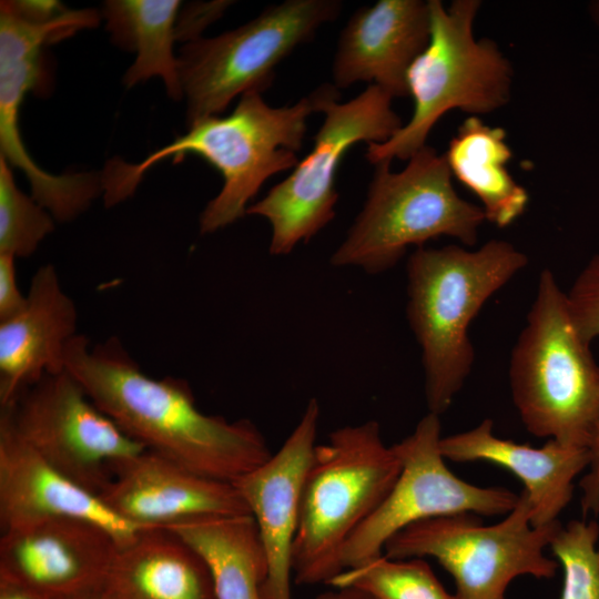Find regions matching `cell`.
Returning <instances> with one entry per match:
<instances>
[{
  "mask_svg": "<svg viewBox=\"0 0 599 599\" xmlns=\"http://www.w3.org/2000/svg\"><path fill=\"white\" fill-rule=\"evenodd\" d=\"M560 521L535 527L522 490L515 508L485 526L473 514L413 524L385 545L394 559L434 558L454 578L457 599H506L510 582L521 576L555 577L558 564L546 555Z\"/></svg>",
  "mask_w": 599,
  "mask_h": 599,
  "instance_id": "9c48e42d",
  "label": "cell"
},
{
  "mask_svg": "<svg viewBox=\"0 0 599 599\" xmlns=\"http://www.w3.org/2000/svg\"><path fill=\"white\" fill-rule=\"evenodd\" d=\"M339 94L333 83H324L292 105H268L260 92L241 95L226 116L212 115L189 125L185 134L150 153L139 163L119 158L106 162L101 174L105 206L130 197L143 175L162 160L181 162L194 154L214 166L223 177L220 193L200 215V232L213 233L246 215L248 202L271 176L293 169L300 159L307 119Z\"/></svg>",
  "mask_w": 599,
  "mask_h": 599,
  "instance_id": "7a4b0ae2",
  "label": "cell"
},
{
  "mask_svg": "<svg viewBox=\"0 0 599 599\" xmlns=\"http://www.w3.org/2000/svg\"><path fill=\"white\" fill-rule=\"evenodd\" d=\"M599 525L571 520L560 526L550 550L564 572L560 599H599Z\"/></svg>",
  "mask_w": 599,
  "mask_h": 599,
  "instance_id": "4316f807",
  "label": "cell"
},
{
  "mask_svg": "<svg viewBox=\"0 0 599 599\" xmlns=\"http://www.w3.org/2000/svg\"><path fill=\"white\" fill-rule=\"evenodd\" d=\"M590 459L580 479V506L583 515L599 514V424L589 446Z\"/></svg>",
  "mask_w": 599,
  "mask_h": 599,
  "instance_id": "4dcf8cb0",
  "label": "cell"
},
{
  "mask_svg": "<svg viewBox=\"0 0 599 599\" xmlns=\"http://www.w3.org/2000/svg\"><path fill=\"white\" fill-rule=\"evenodd\" d=\"M528 264L514 244L417 247L408 257L406 317L420 347L428 412L440 416L469 376L468 329L484 304Z\"/></svg>",
  "mask_w": 599,
  "mask_h": 599,
  "instance_id": "3957f363",
  "label": "cell"
},
{
  "mask_svg": "<svg viewBox=\"0 0 599 599\" xmlns=\"http://www.w3.org/2000/svg\"><path fill=\"white\" fill-rule=\"evenodd\" d=\"M493 425L486 418L469 430L441 437L443 456L455 463L487 461L504 467L524 485L532 526L558 521L572 498L575 479L588 467L589 449L554 439L542 447L518 444L495 436Z\"/></svg>",
  "mask_w": 599,
  "mask_h": 599,
  "instance_id": "ffe728a7",
  "label": "cell"
},
{
  "mask_svg": "<svg viewBox=\"0 0 599 599\" xmlns=\"http://www.w3.org/2000/svg\"><path fill=\"white\" fill-rule=\"evenodd\" d=\"M53 216L19 190L11 166L0 156V253L17 257L33 254L54 229Z\"/></svg>",
  "mask_w": 599,
  "mask_h": 599,
  "instance_id": "484cf974",
  "label": "cell"
},
{
  "mask_svg": "<svg viewBox=\"0 0 599 599\" xmlns=\"http://www.w3.org/2000/svg\"><path fill=\"white\" fill-rule=\"evenodd\" d=\"M566 295L577 331L591 344L599 338V254L588 261Z\"/></svg>",
  "mask_w": 599,
  "mask_h": 599,
  "instance_id": "83f0119b",
  "label": "cell"
},
{
  "mask_svg": "<svg viewBox=\"0 0 599 599\" xmlns=\"http://www.w3.org/2000/svg\"><path fill=\"white\" fill-rule=\"evenodd\" d=\"M390 163L374 164L363 209L332 254L333 266L380 274L412 245L422 247L440 236L466 246L477 242L484 211L457 194L444 154L426 144L402 171L393 172Z\"/></svg>",
  "mask_w": 599,
  "mask_h": 599,
  "instance_id": "8992f818",
  "label": "cell"
},
{
  "mask_svg": "<svg viewBox=\"0 0 599 599\" xmlns=\"http://www.w3.org/2000/svg\"><path fill=\"white\" fill-rule=\"evenodd\" d=\"M440 419L425 415L414 432L393 445L400 473L378 507L346 542L344 570L383 555L386 542L422 520L473 514L507 515L519 495L502 487H481L449 470L440 451Z\"/></svg>",
  "mask_w": 599,
  "mask_h": 599,
  "instance_id": "7c38bea8",
  "label": "cell"
},
{
  "mask_svg": "<svg viewBox=\"0 0 599 599\" xmlns=\"http://www.w3.org/2000/svg\"><path fill=\"white\" fill-rule=\"evenodd\" d=\"M180 7L181 1L177 0L105 2L103 16L112 40L136 52L135 61L123 78L128 88L152 77H160L172 99L183 98L177 58L173 54Z\"/></svg>",
  "mask_w": 599,
  "mask_h": 599,
  "instance_id": "cb8c5ba5",
  "label": "cell"
},
{
  "mask_svg": "<svg viewBox=\"0 0 599 599\" xmlns=\"http://www.w3.org/2000/svg\"><path fill=\"white\" fill-rule=\"evenodd\" d=\"M327 586L354 588L373 599H457L423 558L394 559L380 555L345 569Z\"/></svg>",
  "mask_w": 599,
  "mask_h": 599,
  "instance_id": "d4e9b609",
  "label": "cell"
},
{
  "mask_svg": "<svg viewBox=\"0 0 599 599\" xmlns=\"http://www.w3.org/2000/svg\"><path fill=\"white\" fill-rule=\"evenodd\" d=\"M24 306L0 322V407L12 404L44 374L64 370L78 311L51 264L32 276Z\"/></svg>",
  "mask_w": 599,
  "mask_h": 599,
  "instance_id": "d6986e66",
  "label": "cell"
},
{
  "mask_svg": "<svg viewBox=\"0 0 599 599\" xmlns=\"http://www.w3.org/2000/svg\"><path fill=\"white\" fill-rule=\"evenodd\" d=\"M321 407L311 398L281 448L233 484L254 518L267 562L263 599H292L293 548L303 484L316 447Z\"/></svg>",
  "mask_w": 599,
  "mask_h": 599,
  "instance_id": "9a60e30c",
  "label": "cell"
},
{
  "mask_svg": "<svg viewBox=\"0 0 599 599\" xmlns=\"http://www.w3.org/2000/svg\"><path fill=\"white\" fill-rule=\"evenodd\" d=\"M400 468L376 420L337 428L316 445L293 548L296 585H328L344 571L346 542L386 497Z\"/></svg>",
  "mask_w": 599,
  "mask_h": 599,
  "instance_id": "5b68a950",
  "label": "cell"
},
{
  "mask_svg": "<svg viewBox=\"0 0 599 599\" xmlns=\"http://www.w3.org/2000/svg\"><path fill=\"white\" fill-rule=\"evenodd\" d=\"M511 398L539 438L589 448L599 424V364L577 331L566 292L542 270L509 364Z\"/></svg>",
  "mask_w": 599,
  "mask_h": 599,
  "instance_id": "277c9868",
  "label": "cell"
},
{
  "mask_svg": "<svg viewBox=\"0 0 599 599\" xmlns=\"http://www.w3.org/2000/svg\"><path fill=\"white\" fill-rule=\"evenodd\" d=\"M444 155L451 176L481 202L486 221L504 229L525 213L529 194L507 169L512 152L502 128L469 115Z\"/></svg>",
  "mask_w": 599,
  "mask_h": 599,
  "instance_id": "7402d4cb",
  "label": "cell"
},
{
  "mask_svg": "<svg viewBox=\"0 0 599 599\" xmlns=\"http://www.w3.org/2000/svg\"><path fill=\"white\" fill-rule=\"evenodd\" d=\"M481 2L455 0L445 7L428 0L430 38L407 77L413 114L392 138L367 144L366 159L376 164L408 160L448 111L487 114L505 106L511 95L512 68L495 41L477 40L474 21Z\"/></svg>",
  "mask_w": 599,
  "mask_h": 599,
  "instance_id": "52a82bcc",
  "label": "cell"
},
{
  "mask_svg": "<svg viewBox=\"0 0 599 599\" xmlns=\"http://www.w3.org/2000/svg\"><path fill=\"white\" fill-rule=\"evenodd\" d=\"M0 412L45 461L98 496L111 478L113 463L145 449L89 398L67 369L44 374Z\"/></svg>",
  "mask_w": 599,
  "mask_h": 599,
  "instance_id": "4fadbf2b",
  "label": "cell"
},
{
  "mask_svg": "<svg viewBox=\"0 0 599 599\" xmlns=\"http://www.w3.org/2000/svg\"><path fill=\"white\" fill-rule=\"evenodd\" d=\"M64 368L129 437L191 471L234 483L273 454L252 420L202 413L186 380L146 375L116 337L91 346L78 334Z\"/></svg>",
  "mask_w": 599,
  "mask_h": 599,
  "instance_id": "6da1fadb",
  "label": "cell"
},
{
  "mask_svg": "<svg viewBox=\"0 0 599 599\" xmlns=\"http://www.w3.org/2000/svg\"><path fill=\"white\" fill-rule=\"evenodd\" d=\"M429 38L428 0H379L359 7L338 37L333 84L339 90L365 81L393 99L407 97V72Z\"/></svg>",
  "mask_w": 599,
  "mask_h": 599,
  "instance_id": "e0dca14e",
  "label": "cell"
},
{
  "mask_svg": "<svg viewBox=\"0 0 599 599\" xmlns=\"http://www.w3.org/2000/svg\"><path fill=\"white\" fill-rule=\"evenodd\" d=\"M342 8L339 0H285L236 29L186 42L176 58L187 124L219 115L237 95L270 88L278 63Z\"/></svg>",
  "mask_w": 599,
  "mask_h": 599,
  "instance_id": "30bf717a",
  "label": "cell"
},
{
  "mask_svg": "<svg viewBox=\"0 0 599 599\" xmlns=\"http://www.w3.org/2000/svg\"><path fill=\"white\" fill-rule=\"evenodd\" d=\"M26 301L17 282L16 257L0 253V322L20 312Z\"/></svg>",
  "mask_w": 599,
  "mask_h": 599,
  "instance_id": "f546056e",
  "label": "cell"
},
{
  "mask_svg": "<svg viewBox=\"0 0 599 599\" xmlns=\"http://www.w3.org/2000/svg\"><path fill=\"white\" fill-rule=\"evenodd\" d=\"M166 528L203 557L216 599H263L267 562L251 514L199 517Z\"/></svg>",
  "mask_w": 599,
  "mask_h": 599,
  "instance_id": "603a6c76",
  "label": "cell"
},
{
  "mask_svg": "<svg viewBox=\"0 0 599 599\" xmlns=\"http://www.w3.org/2000/svg\"><path fill=\"white\" fill-rule=\"evenodd\" d=\"M102 591L109 599H216L203 557L164 527L119 547Z\"/></svg>",
  "mask_w": 599,
  "mask_h": 599,
  "instance_id": "44dd1931",
  "label": "cell"
},
{
  "mask_svg": "<svg viewBox=\"0 0 599 599\" xmlns=\"http://www.w3.org/2000/svg\"><path fill=\"white\" fill-rule=\"evenodd\" d=\"M230 3V1H211L189 6L183 12V18L176 23L177 39L189 42L200 38L201 31L220 18Z\"/></svg>",
  "mask_w": 599,
  "mask_h": 599,
  "instance_id": "f1b7e54d",
  "label": "cell"
},
{
  "mask_svg": "<svg viewBox=\"0 0 599 599\" xmlns=\"http://www.w3.org/2000/svg\"><path fill=\"white\" fill-rule=\"evenodd\" d=\"M119 517L140 527H170L206 516L250 514L233 483L202 476L154 451L111 465L99 494Z\"/></svg>",
  "mask_w": 599,
  "mask_h": 599,
  "instance_id": "2e32d148",
  "label": "cell"
},
{
  "mask_svg": "<svg viewBox=\"0 0 599 599\" xmlns=\"http://www.w3.org/2000/svg\"><path fill=\"white\" fill-rule=\"evenodd\" d=\"M315 599H373L367 593L354 588H333L319 593Z\"/></svg>",
  "mask_w": 599,
  "mask_h": 599,
  "instance_id": "d6a6232c",
  "label": "cell"
},
{
  "mask_svg": "<svg viewBox=\"0 0 599 599\" xmlns=\"http://www.w3.org/2000/svg\"><path fill=\"white\" fill-rule=\"evenodd\" d=\"M339 99L337 94L323 104L324 121L308 154L246 210V215L270 223V253L274 256L290 254L334 220L336 174L346 152L358 142L383 143L404 125L392 106L393 98L375 84L347 102Z\"/></svg>",
  "mask_w": 599,
  "mask_h": 599,
  "instance_id": "8fae6325",
  "label": "cell"
},
{
  "mask_svg": "<svg viewBox=\"0 0 599 599\" xmlns=\"http://www.w3.org/2000/svg\"><path fill=\"white\" fill-rule=\"evenodd\" d=\"M98 23L95 10H70L57 1L0 4V156L24 173L32 197L60 222L79 216L101 194L100 177L93 172L43 171L22 142L20 108L43 77L42 48Z\"/></svg>",
  "mask_w": 599,
  "mask_h": 599,
  "instance_id": "ba28073f",
  "label": "cell"
},
{
  "mask_svg": "<svg viewBox=\"0 0 599 599\" xmlns=\"http://www.w3.org/2000/svg\"><path fill=\"white\" fill-rule=\"evenodd\" d=\"M73 517L106 528L120 546L142 529L111 509L45 461L17 433L0 412V527L1 531L35 521Z\"/></svg>",
  "mask_w": 599,
  "mask_h": 599,
  "instance_id": "ac0fdd59",
  "label": "cell"
},
{
  "mask_svg": "<svg viewBox=\"0 0 599 599\" xmlns=\"http://www.w3.org/2000/svg\"><path fill=\"white\" fill-rule=\"evenodd\" d=\"M69 599H109V598L103 593V591H98V592L82 595V596H78V597H73Z\"/></svg>",
  "mask_w": 599,
  "mask_h": 599,
  "instance_id": "e575fe53",
  "label": "cell"
},
{
  "mask_svg": "<svg viewBox=\"0 0 599 599\" xmlns=\"http://www.w3.org/2000/svg\"><path fill=\"white\" fill-rule=\"evenodd\" d=\"M0 599H49L39 592L12 581L0 579Z\"/></svg>",
  "mask_w": 599,
  "mask_h": 599,
  "instance_id": "1f68e13d",
  "label": "cell"
},
{
  "mask_svg": "<svg viewBox=\"0 0 599 599\" xmlns=\"http://www.w3.org/2000/svg\"><path fill=\"white\" fill-rule=\"evenodd\" d=\"M588 12L592 22L599 27V0L591 1L588 4Z\"/></svg>",
  "mask_w": 599,
  "mask_h": 599,
  "instance_id": "836d02e7",
  "label": "cell"
},
{
  "mask_svg": "<svg viewBox=\"0 0 599 599\" xmlns=\"http://www.w3.org/2000/svg\"><path fill=\"white\" fill-rule=\"evenodd\" d=\"M120 547L91 520L49 518L1 531L0 579L49 599L102 591Z\"/></svg>",
  "mask_w": 599,
  "mask_h": 599,
  "instance_id": "5bb4252c",
  "label": "cell"
}]
</instances>
